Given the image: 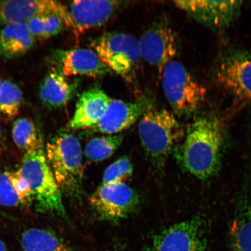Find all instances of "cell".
Listing matches in <instances>:
<instances>
[{"mask_svg": "<svg viewBox=\"0 0 251 251\" xmlns=\"http://www.w3.org/2000/svg\"><path fill=\"white\" fill-rule=\"evenodd\" d=\"M224 141V125L214 115L198 118L188 128L178 159L183 167L200 179L218 171Z\"/></svg>", "mask_w": 251, "mask_h": 251, "instance_id": "obj_1", "label": "cell"}, {"mask_svg": "<svg viewBox=\"0 0 251 251\" xmlns=\"http://www.w3.org/2000/svg\"><path fill=\"white\" fill-rule=\"evenodd\" d=\"M141 144L153 165L164 166L176 144L183 135L175 115L164 108L149 103L140 118L138 126Z\"/></svg>", "mask_w": 251, "mask_h": 251, "instance_id": "obj_2", "label": "cell"}, {"mask_svg": "<svg viewBox=\"0 0 251 251\" xmlns=\"http://www.w3.org/2000/svg\"><path fill=\"white\" fill-rule=\"evenodd\" d=\"M30 185L37 211L65 216L62 194L42 146L24 155L20 169Z\"/></svg>", "mask_w": 251, "mask_h": 251, "instance_id": "obj_3", "label": "cell"}, {"mask_svg": "<svg viewBox=\"0 0 251 251\" xmlns=\"http://www.w3.org/2000/svg\"><path fill=\"white\" fill-rule=\"evenodd\" d=\"M46 153L61 191L76 195L83 177L82 151L77 138L70 133H59L47 144Z\"/></svg>", "mask_w": 251, "mask_h": 251, "instance_id": "obj_4", "label": "cell"}, {"mask_svg": "<svg viewBox=\"0 0 251 251\" xmlns=\"http://www.w3.org/2000/svg\"><path fill=\"white\" fill-rule=\"evenodd\" d=\"M162 84L166 100L175 114L187 117L195 114L205 101L206 91L179 61L166 66Z\"/></svg>", "mask_w": 251, "mask_h": 251, "instance_id": "obj_5", "label": "cell"}, {"mask_svg": "<svg viewBox=\"0 0 251 251\" xmlns=\"http://www.w3.org/2000/svg\"><path fill=\"white\" fill-rule=\"evenodd\" d=\"M91 46L110 71L133 82L141 59L136 37L128 33L106 32L94 39Z\"/></svg>", "mask_w": 251, "mask_h": 251, "instance_id": "obj_6", "label": "cell"}, {"mask_svg": "<svg viewBox=\"0 0 251 251\" xmlns=\"http://www.w3.org/2000/svg\"><path fill=\"white\" fill-rule=\"evenodd\" d=\"M216 78L238 101H251V51L234 49L226 53L216 68Z\"/></svg>", "mask_w": 251, "mask_h": 251, "instance_id": "obj_7", "label": "cell"}, {"mask_svg": "<svg viewBox=\"0 0 251 251\" xmlns=\"http://www.w3.org/2000/svg\"><path fill=\"white\" fill-rule=\"evenodd\" d=\"M139 203V196L125 183L102 184L90 198L94 211L102 219L111 222L127 218Z\"/></svg>", "mask_w": 251, "mask_h": 251, "instance_id": "obj_8", "label": "cell"}, {"mask_svg": "<svg viewBox=\"0 0 251 251\" xmlns=\"http://www.w3.org/2000/svg\"><path fill=\"white\" fill-rule=\"evenodd\" d=\"M141 59L158 71L161 75L177 52V40L174 30L164 20L155 22L139 40Z\"/></svg>", "mask_w": 251, "mask_h": 251, "instance_id": "obj_9", "label": "cell"}, {"mask_svg": "<svg viewBox=\"0 0 251 251\" xmlns=\"http://www.w3.org/2000/svg\"><path fill=\"white\" fill-rule=\"evenodd\" d=\"M204 233L201 219L187 220L155 235L144 251H205Z\"/></svg>", "mask_w": 251, "mask_h": 251, "instance_id": "obj_10", "label": "cell"}, {"mask_svg": "<svg viewBox=\"0 0 251 251\" xmlns=\"http://www.w3.org/2000/svg\"><path fill=\"white\" fill-rule=\"evenodd\" d=\"M49 62L51 69L60 72L65 77L97 78L104 76L110 72L99 56L91 49L55 50L49 56Z\"/></svg>", "mask_w": 251, "mask_h": 251, "instance_id": "obj_11", "label": "cell"}, {"mask_svg": "<svg viewBox=\"0 0 251 251\" xmlns=\"http://www.w3.org/2000/svg\"><path fill=\"white\" fill-rule=\"evenodd\" d=\"M175 4L204 26L214 29L227 27L237 20L241 1H175Z\"/></svg>", "mask_w": 251, "mask_h": 251, "instance_id": "obj_12", "label": "cell"}, {"mask_svg": "<svg viewBox=\"0 0 251 251\" xmlns=\"http://www.w3.org/2000/svg\"><path fill=\"white\" fill-rule=\"evenodd\" d=\"M57 14L64 21L66 26L71 27L70 13L67 6L50 0H9L0 1V26L25 24L38 16Z\"/></svg>", "mask_w": 251, "mask_h": 251, "instance_id": "obj_13", "label": "cell"}, {"mask_svg": "<svg viewBox=\"0 0 251 251\" xmlns=\"http://www.w3.org/2000/svg\"><path fill=\"white\" fill-rule=\"evenodd\" d=\"M121 4L120 1L106 0L72 1L68 7L71 28L75 32L81 33L101 26L111 19Z\"/></svg>", "mask_w": 251, "mask_h": 251, "instance_id": "obj_14", "label": "cell"}, {"mask_svg": "<svg viewBox=\"0 0 251 251\" xmlns=\"http://www.w3.org/2000/svg\"><path fill=\"white\" fill-rule=\"evenodd\" d=\"M150 103L144 98L134 102L112 99L104 117L90 130L106 135L118 134L139 120Z\"/></svg>", "mask_w": 251, "mask_h": 251, "instance_id": "obj_15", "label": "cell"}, {"mask_svg": "<svg viewBox=\"0 0 251 251\" xmlns=\"http://www.w3.org/2000/svg\"><path fill=\"white\" fill-rule=\"evenodd\" d=\"M112 99L99 87H93L81 94L70 122L73 129H85L95 126L107 111Z\"/></svg>", "mask_w": 251, "mask_h": 251, "instance_id": "obj_16", "label": "cell"}, {"mask_svg": "<svg viewBox=\"0 0 251 251\" xmlns=\"http://www.w3.org/2000/svg\"><path fill=\"white\" fill-rule=\"evenodd\" d=\"M60 72L53 70L43 78L39 97L43 104L51 109L64 107L76 92V83H71Z\"/></svg>", "mask_w": 251, "mask_h": 251, "instance_id": "obj_17", "label": "cell"}, {"mask_svg": "<svg viewBox=\"0 0 251 251\" xmlns=\"http://www.w3.org/2000/svg\"><path fill=\"white\" fill-rule=\"evenodd\" d=\"M35 42L26 24L5 25L0 30V58L11 59L23 55Z\"/></svg>", "mask_w": 251, "mask_h": 251, "instance_id": "obj_18", "label": "cell"}, {"mask_svg": "<svg viewBox=\"0 0 251 251\" xmlns=\"http://www.w3.org/2000/svg\"><path fill=\"white\" fill-rule=\"evenodd\" d=\"M23 251H70L65 244L51 232L30 228L22 237Z\"/></svg>", "mask_w": 251, "mask_h": 251, "instance_id": "obj_19", "label": "cell"}, {"mask_svg": "<svg viewBox=\"0 0 251 251\" xmlns=\"http://www.w3.org/2000/svg\"><path fill=\"white\" fill-rule=\"evenodd\" d=\"M230 236L234 251H251V206L245 207L234 218Z\"/></svg>", "mask_w": 251, "mask_h": 251, "instance_id": "obj_20", "label": "cell"}, {"mask_svg": "<svg viewBox=\"0 0 251 251\" xmlns=\"http://www.w3.org/2000/svg\"><path fill=\"white\" fill-rule=\"evenodd\" d=\"M124 136L121 134L106 135L94 138L85 147V155L94 162L103 161L111 156L121 146Z\"/></svg>", "mask_w": 251, "mask_h": 251, "instance_id": "obj_21", "label": "cell"}, {"mask_svg": "<svg viewBox=\"0 0 251 251\" xmlns=\"http://www.w3.org/2000/svg\"><path fill=\"white\" fill-rule=\"evenodd\" d=\"M12 137L18 148L26 153L42 146V141L37 137L35 125L29 119L20 118L15 122Z\"/></svg>", "mask_w": 251, "mask_h": 251, "instance_id": "obj_22", "label": "cell"}, {"mask_svg": "<svg viewBox=\"0 0 251 251\" xmlns=\"http://www.w3.org/2000/svg\"><path fill=\"white\" fill-rule=\"evenodd\" d=\"M26 24L34 38L39 39H47L57 35L66 26L60 16L55 14L38 16Z\"/></svg>", "mask_w": 251, "mask_h": 251, "instance_id": "obj_23", "label": "cell"}, {"mask_svg": "<svg viewBox=\"0 0 251 251\" xmlns=\"http://www.w3.org/2000/svg\"><path fill=\"white\" fill-rule=\"evenodd\" d=\"M23 96L20 87L11 81H2L0 91V114L12 120L19 114Z\"/></svg>", "mask_w": 251, "mask_h": 251, "instance_id": "obj_24", "label": "cell"}, {"mask_svg": "<svg viewBox=\"0 0 251 251\" xmlns=\"http://www.w3.org/2000/svg\"><path fill=\"white\" fill-rule=\"evenodd\" d=\"M133 168L129 158L122 157L110 165L103 175L102 184L124 183L132 175Z\"/></svg>", "mask_w": 251, "mask_h": 251, "instance_id": "obj_25", "label": "cell"}, {"mask_svg": "<svg viewBox=\"0 0 251 251\" xmlns=\"http://www.w3.org/2000/svg\"><path fill=\"white\" fill-rule=\"evenodd\" d=\"M21 203L11 179V172L0 173V204L15 206Z\"/></svg>", "mask_w": 251, "mask_h": 251, "instance_id": "obj_26", "label": "cell"}, {"mask_svg": "<svg viewBox=\"0 0 251 251\" xmlns=\"http://www.w3.org/2000/svg\"><path fill=\"white\" fill-rule=\"evenodd\" d=\"M11 179L16 193L21 203L26 204L31 199L30 185L20 171L11 172Z\"/></svg>", "mask_w": 251, "mask_h": 251, "instance_id": "obj_27", "label": "cell"}, {"mask_svg": "<svg viewBox=\"0 0 251 251\" xmlns=\"http://www.w3.org/2000/svg\"><path fill=\"white\" fill-rule=\"evenodd\" d=\"M0 251H6L5 244L1 240H0Z\"/></svg>", "mask_w": 251, "mask_h": 251, "instance_id": "obj_28", "label": "cell"}, {"mask_svg": "<svg viewBox=\"0 0 251 251\" xmlns=\"http://www.w3.org/2000/svg\"><path fill=\"white\" fill-rule=\"evenodd\" d=\"M2 84V81L1 80H0V91H1V89Z\"/></svg>", "mask_w": 251, "mask_h": 251, "instance_id": "obj_29", "label": "cell"}, {"mask_svg": "<svg viewBox=\"0 0 251 251\" xmlns=\"http://www.w3.org/2000/svg\"><path fill=\"white\" fill-rule=\"evenodd\" d=\"M1 128H0V137H1Z\"/></svg>", "mask_w": 251, "mask_h": 251, "instance_id": "obj_30", "label": "cell"}]
</instances>
